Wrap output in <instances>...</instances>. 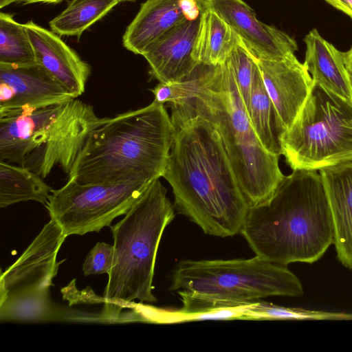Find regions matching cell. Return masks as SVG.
<instances>
[{"instance_id": "obj_1", "label": "cell", "mask_w": 352, "mask_h": 352, "mask_svg": "<svg viewBox=\"0 0 352 352\" xmlns=\"http://www.w3.org/2000/svg\"><path fill=\"white\" fill-rule=\"evenodd\" d=\"M169 104L173 131L162 177L175 208L206 234L241 233L250 207L219 132L184 103Z\"/></svg>"}, {"instance_id": "obj_2", "label": "cell", "mask_w": 352, "mask_h": 352, "mask_svg": "<svg viewBox=\"0 0 352 352\" xmlns=\"http://www.w3.org/2000/svg\"><path fill=\"white\" fill-rule=\"evenodd\" d=\"M151 91L155 102H182L214 126L249 207L272 196L285 177L279 156L266 151L256 136L228 61L199 65L188 79L159 83Z\"/></svg>"}, {"instance_id": "obj_3", "label": "cell", "mask_w": 352, "mask_h": 352, "mask_svg": "<svg viewBox=\"0 0 352 352\" xmlns=\"http://www.w3.org/2000/svg\"><path fill=\"white\" fill-rule=\"evenodd\" d=\"M241 234L256 256L269 262L287 266L318 261L334 241L319 170L285 175L270 199L249 208Z\"/></svg>"}, {"instance_id": "obj_4", "label": "cell", "mask_w": 352, "mask_h": 352, "mask_svg": "<svg viewBox=\"0 0 352 352\" xmlns=\"http://www.w3.org/2000/svg\"><path fill=\"white\" fill-rule=\"evenodd\" d=\"M172 123L164 104L118 114L93 129L68 175L80 184L141 182L163 176Z\"/></svg>"}, {"instance_id": "obj_5", "label": "cell", "mask_w": 352, "mask_h": 352, "mask_svg": "<svg viewBox=\"0 0 352 352\" xmlns=\"http://www.w3.org/2000/svg\"><path fill=\"white\" fill-rule=\"evenodd\" d=\"M175 217L174 207L159 179L153 181L124 218L111 226L113 261L104 289V315L116 318L135 299L155 302L153 279L160 239Z\"/></svg>"}, {"instance_id": "obj_6", "label": "cell", "mask_w": 352, "mask_h": 352, "mask_svg": "<svg viewBox=\"0 0 352 352\" xmlns=\"http://www.w3.org/2000/svg\"><path fill=\"white\" fill-rule=\"evenodd\" d=\"M107 120L77 98L0 118V161L25 167L42 178L56 166L69 175L89 133Z\"/></svg>"}, {"instance_id": "obj_7", "label": "cell", "mask_w": 352, "mask_h": 352, "mask_svg": "<svg viewBox=\"0 0 352 352\" xmlns=\"http://www.w3.org/2000/svg\"><path fill=\"white\" fill-rule=\"evenodd\" d=\"M170 280L169 291L236 303L303 294L302 283L287 265L258 256L229 260H182L174 267Z\"/></svg>"}, {"instance_id": "obj_8", "label": "cell", "mask_w": 352, "mask_h": 352, "mask_svg": "<svg viewBox=\"0 0 352 352\" xmlns=\"http://www.w3.org/2000/svg\"><path fill=\"white\" fill-rule=\"evenodd\" d=\"M280 143L293 170H320L352 161V100L314 84Z\"/></svg>"}, {"instance_id": "obj_9", "label": "cell", "mask_w": 352, "mask_h": 352, "mask_svg": "<svg viewBox=\"0 0 352 352\" xmlns=\"http://www.w3.org/2000/svg\"><path fill=\"white\" fill-rule=\"evenodd\" d=\"M151 184H80L68 179L63 187L52 190L45 206L67 236L98 232L125 214Z\"/></svg>"}, {"instance_id": "obj_10", "label": "cell", "mask_w": 352, "mask_h": 352, "mask_svg": "<svg viewBox=\"0 0 352 352\" xmlns=\"http://www.w3.org/2000/svg\"><path fill=\"white\" fill-rule=\"evenodd\" d=\"M67 236L53 219L44 226L21 256L1 272L0 300L18 294L50 289L60 264L58 252Z\"/></svg>"}, {"instance_id": "obj_11", "label": "cell", "mask_w": 352, "mask_h": 352, "mask_svg": "<svg viewBox=\"0 0 352 352\" xmlns=\"http://www.w3.org/2000/svg\"><path fill=\"white\" fill-rule=\"evenodd\" d=\"M73 98L37 63L0 64V118L30 113Z\"/></svg>"}, {"instance_id": "obj_12", "label": "cell", "mask_w": 352, "mask_h": 352, "mask_svg": "<svg viewBox=\"0 0 352 352\" xmlns=\"http://www.w3.org/2000/svg\"><path fill=\"white\" fill-rule=\"evenodd\" d=\"M206 8V0H146L127 27L123 45L142 55L185 21L199 17Z\"/></svg>"}, {"instance_id": "obj_13", "label": "cell", "mask_w": 352, "mask_h": 352, "mask_svg": "<svg viewBox=\"0 0 352 352\" xmlns=\"http://www.w3.org/2000/svg\"><path fill=\"white\" fill-rule=\"evenodd\" d=\"M256 63L267 93L285 132L311 92L314 84L311 76L294 54L278 60L256 58Z\"/></svg>"}, {"instance_id": "obj_14", "label": "cell", "mask_w": 352, "mask_h": 352, "mask_svg": "<svg viewBox=\"0 0 352 352\" xmlns=\"http://www.w3.org/2000/svg\"><path fill=\"white\" fill-rule=\"evenodd\" d=\"M206 4L231 25L257 58L278 60L298 50L293 38L259 21L243 0H206Z\"/></svg>"}, {"instance_id": "obj_15", "label": "cell", "mask_w": 352, "mask_h": 352, "mask_svg": "<svg viewBox=\"0 0 352 352\" xmlns=\"http://www.w3.org/2000/svg\"><path fill=\"white\" fill-rule=\"evenodd\" d=\"M24 25L33 47L36 63L74 98L82 95L90 76L89 65L53 31L33 21Z\"/></svg>"}, {"instance_id": "obj_16", "label": "cell", "mask_w": 352, "mask_h": 352, "mask_svg": "<svg viewBox=\"0 0 352 352\" xmlns=\"http://www.w3.org/2000/svg\"><path fill=\"white\" fill-rule=\"evenodd\" d=\"M200 17L185 21L142 54L149 64L151 75L160 83L182 82L199 67L192 52Z\"/></svg>"}, {"instance_id": "obj_17", "label": "cell", "mask_w": 352, "mask_h": 352, "mask_svg": "<svg viewBox=\"0 0 352 352\" xmlns=\"http://www.w3.org/2000/svg\"><path fill=\"white\" fill-rule=\"evenodd\" d=\"M333 224L337 257L352 270V161L319 170Z\"/></svg>"}, {"instance_id": "obj_18", "label": "cell", "mask_w": 352, "mask_h": 352, "mask_svg": "<svg viewBox=\"0 0 352 352\" xmlns=\"http://www.w3.org/2000/svg\"><path fill=\"white\" fill-rule=\"evenodd\" d=\"M306 45L304 65L314 84L352 100V90L343 52L326 41L316 29L305 37Z\"/></svg>"}, {"instance_id": "obj_19", "label": "cell", "mask_w": 352, "mask_h": 352, "mask_svg": "<svg viewBox=\"0 0 352 352\" xmlns=\"http://www.w3.org/2000/svg\"><path fill=\"white\" fill-rule=\"evenodd\" d=\"M182 301L180 309L164 310L146 307L151 322L173 324L197 320H244L248 305L251 302L236 303L204 298L191 293H177Z\"/></svg>"}, {"instance_id": "obj_20", "label": "cell", "mask_w": 352, "mask_h": 352, "mask_svg": "<svg viewBox=\"0 0 352 352\" xmlns=\"http://www.w3.org/2000/svg\"><path fill=\"white\" fill-rule=\"evenodd\" d=\"M241 41L231 25L206 6L201 14L192 56L199 65H223Z\"/></svg>"}, {"instance_id": "obj_21", "label": "cell", "mask_w": 352, "mask_h": 352, "mask_svg": "<svg viewBox=\"0 0 352 352\" xmlns=\"http://www.w3.org/2000/svg\"><path fill=\"white\" fill-rule=\"evenodd\" d=\"M248 113L252 126L265 150L277 156L282 155L280 139L285 131L267 93L258 67L254 73Z\"/></svg>"}, {"instance_id": "obj_22", "label": "cell", "mask_w": 352, "mask_h": 352, "mask_svg": "<svg viewBox=\"0 0 352 352\" xmlns=\"http://www.w3.org/2000/svg\"><path fill=\"white\" fill-rule=\"evenodd\" d=\"M52 189L37 174L25 167L0 161V207L21 201L46 204Z\"/></svg>"}, {"instance_id": "obj_23", "label": "cell", "mask_w": 352, "mask_h": 352, "mask_svg": "<svg viewBox=\"0 0 352 352\" xmlns=\"http://www.w3.org/2000/svg\"><path fill=\"white\" fill-rule=\"evenodd\" d=\"M119 2V0H72L61 13L50 21V26L57 34L79 37Z\"/></svg>"}, {"instance_id": "obj_24", "label": "cell", "mask_w": 352, "mask_h": 352, "mask_svg": "<svg viewBox=\"0 0 352 352\" xmlns=\"http://www.w3.org/2000/svg\"><path fill=\"white\" fill-rule=\"evenodd\" d=\"M49 289L18 294L0 300L1 320L42 322L55 318Z\"/></svg>"}, {"instance_id": "obj_25", "label": "cell", "mask_w": 352, "mask_h": 352, "mask_svg": "<svg viewBox=\"0 0 352 352\" xmlns=\"http://www.w3.org/2000/svg\"><path fill=\"white\" fill-rule=\"evenodd\" d=\"M33 47L24 24L12 15L0 13V64L23 66L35 64Z\"/></svg>"}, {"instance_id": "obj_26", "label": "cell", "mask_w": 352, "mask_h": 352, "mask_svg": "<svg viewBox=\"0 0 352 352\" xmlns=\"http://www.w3.org/2000/svg\"><path fill=\"white\" fill-rule=\"evenodd\" d=\"M244 320H352L351 314L310 310L276 305L261 300L251 302Z\"/></svg>"}, {"instance_id": "obj_27", "label": "cell", "mask_w": 352, "mask_h": 352, "mask_svg": "<svg viewBox=\"0 0 352 352\" xmlns=\"http://www.w3.org/2000/svg\"><path fill=\"white\" fill-rule=\"evenodd\" d=\"M227 61L248 111L254 73L258 67L256 58L241 41L233 49Z\"/></svg>"}, {"instance_id": "obj_28", "label": "cell", "mask_w": 352, "mask_h": 352, "mask_svg": "<svg viewBox=\"0 0 352 352\" xmlns=\"http://www.w3.org/2000/svg\"><path fill=\"white\" fill-rule=\"evenodd\" d=\"M113 245L98 242L87 254L82 265L85 276L109 274L113 261Z\"/></svg>"}, {"instance_id": "obj_29", "label": "cell", "mask_w": 352, "mask_h": 352, "mask_svg": "<svg viewBox=\"0 0 352 352\" xmlns=\"http://www.w3.org/2000/svg\"><path fill=\"white\" fill-rule=\"evenodd\" d=\"M333 7L343 12L352 19V0H324Z\"/></svg>"}, {"instance_id": "obj_30", "label": "cell", "mask_w": 352, "mask_h": 352, "mask_svg": "<svg viewBox=\"0 0 352 352\" xmlns=\"http://www.w3.org/2000/svg\"><path fill=\"white\" fill-rule=\"evenodd\" d=\"M344 63L349 74L352 77V46L346 52H343Z\"/></svg>"}, {"instance_id": "obj_31", "label": "cell", "mask_w": 352, "mask_h": 352, "mask_svg": "<svg viewBox=\"0 0 352 352\" xmlns=\"http://www.w3.org/2000/svg\"><path fill=\"white\" fill-rule=\"evenodd\" d=\"M21 2H23L25 3H31L36 2H44V3H57L63 0H18Z\"/></svg>"}, {"instance_id": "obj_32", "label": "cell", "mask_w": 352, "mask_h": 352, "mask_svg": "<svg viewBox=\"0 0 352 352\" xmlns=\"http://www.w3.org/2000/svg\"><path fill=\"white\" fill-rule=\"evenodd\" d=\"M18 0H0V8H3Z\"/></svg>"}, {"instance_id": "obj_33", "label": "cell", "mask_w": 352, "mask_h": 352, "mask_svg": "<svg viewBox=\"0 0 352 352\" xmlns=\"http://www.w3.org/2000/svg\"><path fill=\"white\" fill-rule=\"evenodd\" d=\"M349 80H350V82H351V90H352V77L350 75H349Z\"/></svg>"}, {"instance_id": "obj_34", "label": "cell", "mask_w": 352, "mask_h": 352, "mask_svg": "<svg viewBox=\"0 0 352 352\" xmlns=\"http://www.w3.org/2000/svg\"><path fill=\"white\" fill-rule=\"evenodd\" d=\"M120 1H135V0H119Z\"/></svg>"}]
</instances>
